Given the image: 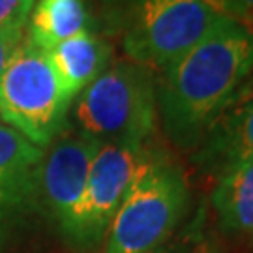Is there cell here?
Here are the masks:
<instances>
[{
    "mask_svg": "<svg viewBox=\"0 0 253 253\" xmlns=\"http://www.w3.org/2000/svg\"><path fill=\"white\" fill-rule=\"evenodd\" d=\"M253 72V34L219 13L197 45L156 81L162 129L172 145L195 152L210 124Z\"/></svg>",
    "mask_w": 253,
    "mask_h": 253,
    "instance_id": "obj_1",
    "label": "cell"
},
{
    "mask_svg": "<svg viewBox=\"0 0 253 253\" xmlns=\"http://www.w3.org/2000/svg\"><path fill=\"white\" fill-rule=\"evenodd\" d=\"M184 171L165 152L146 146L143 162L107 233L103 253H152L178 227L188 207Z\"/></svg>",
    "mask_w": 253,
    "mask_h": 253,
    "instance_id": "obj_2",
    "label": "cell"
},
{
    "mask_svg": "<svg viewBox=\"0 0 253 253\" xmlns=\"http://www.w3.org/2000/svg\"><path fill=\"white\" fill-rule=\"evenodd\" d=\"M73 122L98 143L145 146L156 131V75L145 66L120 60L75 98Z\"/></svg>",
    "mask_w": 253,
    "mask_h": 253,
    "instance_id": "obj_3",
    "label": "cell"
},
{
    "mask_svg": "<svg viewBox=\"0 0 253 253\" xmlns=\"http://www.w3.org/2000/svg\"><path fill=\"white\" fill-rule=\"evenodd\" d=\"M70 107L47 51L25 30L0 75V120L47 148L66 129Z\"/></svg>",
    "mask_w": 253,
    "mask_h": 253,
    "instance_id": "obj_4",
    "label": "cell"
},
{
    "mask_svg": "<svg viewBox=\"0 0 253 253\" xmlns=\"http://www.w3.org/2000/svg\"><path fill=\"white\" fill-rule=\"evenodd\" d=\"M217 15L205 0H135L122 45L131 62L163 72L199 43Z\"/></svg>",
    "mask_w": 253,
    "mask_h": 253,
    "instance_id": "obj_5",
    "label": "cell"
},
{
    "mask_svg": "<svg viewBox=\"0 0 253 253\" xmlns=\"http://www.w3.org/2000/svg\"><path fill=\"white\" fill-rule=\"evenodd\" d=\"M100 145L75 129H64L43 148L38 167V208L70 240L75 233L92 160Z\"/></svg>",
    "mask_w": 253,
    "mask_h": 253,
    "instance_id": "obj_6",
    "label": "cell"
},
{
    "mask_svg": "<svg viewBox=\"0 0 253 253\" xmlns=\"http://www.w3.org/2000/svg\"><path fill=\"white\" fill-rule=\"evenodd\" d=\"M146 146L101 143L88 171L72 242L94 246L105 238L113 217L135 178Z\"/></svg>",
    "mask_w": 253,
    "mask_h": 253,
    "instance_id": "obj_7",
    "label": "cell"
},
{
    "mask_svg": "<svg viewBox=\"0 0 253 253\" xmlns=\"http://www.w3.org/2000/svg\"><path fill=\"white\" fill-rule=\"evenodd\" d=\"M43 148L0 122V238L38 208V167Z\"/></svg>",
    "mask_w": 253,
    "mask_h": 253,
    "instance_id": "obj_8",
    "label": "cell"
},
{
    "mask_svg": "<svg viewBox=\"0 0 253 253\" xmlns=\"http://www.w3.org/2000/svg\"><path fill=\"white\" fill-rule=\"evenodd\" d=\"M195 160L219 176L233 167L253 162V81L242 84L210 124Z\"/></svg>",
    "mask_w": 253,
    "mask_h": 253,
    "instance_id": "obj_9",
    "label": "cell"
},
{
    "mask_svg": "<svg viewBox=\"0 0 253 253\" xmlns=\"http://www.w3.org/2000/svg\"><path fill=\"white\" fill-rule=\"evenodd\" d=\"M49 60L70 103L109 68L113 49L90 30L51 47Z\"/></svg>",
    "mask_w": 253,
    "mask_h": 253,
    "instance_id": "obj_10",
    "label": "cell"
},
{
    "mask_svg": "<svg viewBox=\"0 0 253 253\" xmlns=\"http://www.w3.org/2000/svg\"><path fill=\"white\" fill-rule=\"evenodd\" d=\"M90 15L84 0H36L27 25V34L42 49L88 30Z\"/></svg>",
    "mask_w": 253,
    "mask_h": 253,
    "instance_id": "obj_11",
    "label": "cell"
},
{
    "mask_svg": "<svg viewBox=\"0 0 253 253\" xmlns=\"http://www.w3.org/2000/svg\"><path fill=\"white\" fill-rule=\"evenodd\" d=\"M212 207L227 233L253 236V162L223 172L212 193Z\"/></svg>",
    "mask_w": 253,
    "mask_h": 253,
    "instance_id": "obj_12",
    "label": "cell"
},
{
    "mask_svg": "<svg viewBox=\"0 0 253 253\" xmlns=\"http://www.w3.org/2000/svg\"><path fill=\"white\" fill-rule=\"evenodd\" d=\"M36 0H0V30L27 28Z\"/></svg>",
    "mask_w": 253,
    "mask_h": 253,
    "instance_id": "obj_13",
    "label": "cell"
},
{
    "mask_svg": "<svg viewBox=\"0 0 253 253\" xmlns=\"http://www.w3.org/2000/svg\"><path fill=\"white\" fill-rule=\"evenodd\" d=\"M152 253H214V250L199 231H188L186 235H180L178 240L163 244Z\"/></svg>",
    "mask_w": 253,
    "mask_h": 253,
    "instance_id": "obj_14",
    "label": "cell"
},
{
    "mask_svg": "<svg viewBox=\"0 0 253 253\" xmlns=\"http://www.w3.org/2000/svg\"><path fill=\"white\" fill-rule=\"evenodd\" d=\"M27 28H9V30H0V75L4 72L9 56L13 49L19 45V42L25 36Z\"/></svg>",
    "mask_w": 253,
    "mask_h": 253,
    "instance_id": "obj_15",
    "label": "cell"
},
{
    "mask_svg": "<svg viewBox=\"0 0 253 253\" xmlns=\"http://www.w3.org/2000/svg\"><path fill=\"white\" fill-rule=\"evenodd\" d=\"M227 11H236L242 13V9H252L253 11V0H225Z\"/></svg>",
    "mask_w": 253,
    "mask_h": 253,
    "instance_id": "obj_16",
    "label": "cell"
},
{
    "mask_svg": "<svg viewBox=\"0 0 253 253\" xmlns=\"http://www.w3.org/2000/svg\"><path fill=\"white\" fill-rule=\"evenodd\" d=\"M210 8L214 9V11H221L223 15H227V4H225V0H205Z\"/></svg>",
    "mask_w": 253,
    "mask_h": 253,
    "instance_id": "obj_17",
    "label": "cell"
}]
</instances>
